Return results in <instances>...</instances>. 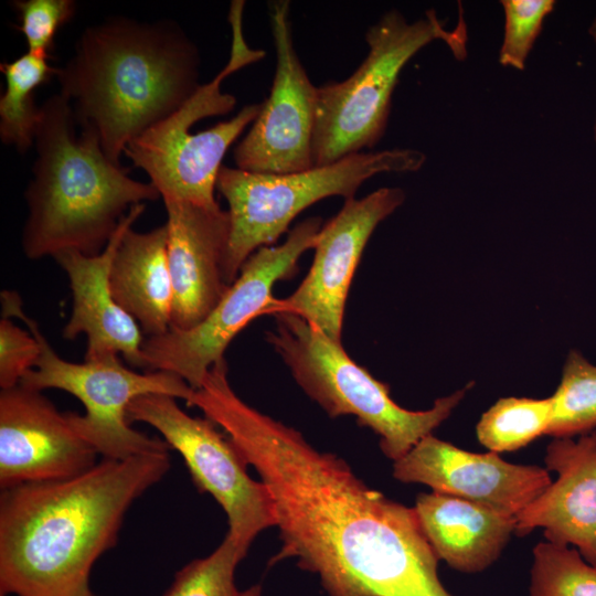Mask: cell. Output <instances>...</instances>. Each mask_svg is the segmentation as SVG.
Returning <instances> with one entry per match:
<instances>
[{"instance_id": "cell-25", "label": "cell", "mask_w": 596, "mask_h": 596, "mask_svg": "<svg viewBox=\"0 0 596 596\" xmlns=\"http://www.w3.org/2000/svg\"><path fill=\"white\" fill-rule=\"evenodd\" d=\"M247 551L227 532L210 555L178 571L163 596H246L247 590L236 588L234 576Z\"/></svg>"}, {"instance_id": "cell-27", "label": "cell", "mask_w": 596, "mask_h": 596, "mask_svg": "<svg viewBox=\"0 0 596 596\" xmlns=\"http://www.w3.org/2000/svg\"><path fill=\"white\" fill-rule=\"evenodd\" d=\"M20 19L22 32L30 53L51 58L58 29L68 22L76 11L73 0H18L12 2Z\"/></svg>"}, {"instance_id": "cell-22", "label": "cell", "mask_w": 596, "mask_h": 596, "mask_svg": "<svg viewBox=\"0 0 596 596\" xmlns=\"http://www.w3.org/2000/svg\"><path fill=\"white\" fill-rule=\"evenodd\" d=\"M552 397H503L485 412L476 426L479 443L492 453L514 451L547 433Z\"/></svg>"}, {"instance_id": "cell-26", "label": "cell", "mask_w": 596, "mask_h": 596, "mask_svg": "<svg viewBox=\"0 0 596 596\" xmlns=\"http://www.w3.org/2000/svg\"><path fill=\"white\" fill-rule=\"evenodd\" d=\"M504 33L499 62L505 67L523 70L544 19L553 11V0H503Z\"/></svg>"}, {"instance_id": "cell-16", "label": "cell", "mask_w": 596, "mask_h": 596, "mask_svg": "<svg viewBox=\"0 0 596 596\" xmlns=\"http://www.w3.org/2000/svg\"><path fill=\"white\" fill-rule=\"evenodd\" d=\"M163 203L173 294L170 328L189 330L209 316L230 288L224 277L230 217L220 205Z\"/></svg>"}, {"instance_id": "cell-18", "label": "cell", "mask_w": 596, "mask_h": 596, "mask_svg": "<svg viewBox=\"0 0 596 596\" xmlns=\"http://www.w3.org/2000/svg\"><path fill=\"white\" fill-rule=\"evenodd\" d=\"M544 462L557 478L517 514V535L542 529L547 542L573 546L596 565V430L554 438Z\"/></svg>"}, {"instance_id": "cell-7", "label": "cell", "mask_w": 596, "mask_h": 596, "mask_svg": "<svg viewBox=\"0 0 596 596\" xmlns=\"http://www.w3.org/2000/svg\"><path fill=\"white\" fill-rule=\"evenodd\" d=\"M467 26L447 30L434 10L408 22L392 10L365 34L369 52L355 72L342 82L317 87L313 134L315 167L331 164L372 148L385 132L391 97L406 63L435 40L444 41L454 56H467Z\"/></svg>"}, {"instance_id": "cell-6", "label": "cell", "mask_w": 596, "mask_h": 596, "mask_svg": "<svg viewBox=\"0 0 596 596\" xmlns=\"http://www.w3.org/2000/svg\"><path fill=\"white\" fill-rule=\"evenodd\" d=\"M244 1H232L228 21L232 28L231 55L215 77L174 113L132 139L124 155L149 175L150 183L164 201H183L215 206L216 180L222 160L244 129L255 120L260 104L242 108L233 118L200 132H190L199 120L228 114L236 98L221 91V83L240 68L265 56L251 49L243 34Z\"/></svg>"}, {"instance_id": "cell-11", "label": "cell", "mask_w": 596, "mask_h": 596, "mask_svg": "<svg viewBox=\"0 0 596 596\" xmlns=\"http://www.w3.org/2000/svg\"><path fill=\"white\" fill-rule=\"evenodd\" d=\"M130 422L156 428L183 458L193 483L223 508L228 533L249 549L262 531L276 526L275 508L267 487L247 473V464L230 438L209 418L183 412L175 397L149 393L128 406Z\"/></svg>"}, {"instance_id": "cell-28", "label": "cell", "mask_w": 596, "mask_h": 596, "mask_svg": "<svg viewBox=\"0 0 596 596\" xmlns=\"http://www.w3.org/2000/svg\"><path fill=\"white\" fill-rule=\"evenodd\" d=\"M41 355L39 340L31 331L22 330L8 317L0 321V387L17 386Z\"/></svg>"}, {"instance_id": "cell-10", "label": "cell", "mask_w": 596, "mask_h": 596, "mask_svg": "<svg viewBox=\"0 0 596 596\" xmlns=\"http://www.w3.org/2000/svg\"><path fill=\"white\" fill-rule=\"evenodd\" d=\"M321 223L317 216L304 220L288 232L283 244L253 253L215 308L196 327L170 328L163 334L147 337L142 343L143 369L173 373L193 390L200 389L209 370L224 359L232 340L255 318L265 316L275 298V284L298 273L299 259L313 248Z\"/></svg>"}, {"instance_id": "cell-15", "label": "cell", "mask_w": 596, "mask_h": 596, "mask_svg": "<svg viewBox=\"0 0 596 596\" xmlns=\"http://www.w3.org/2000/svg\"><path fill=\"white\" fill-rule=\"evenodd\" d=\"M393 477L515 517L552 483L546 468L464 450L433 434L393 461Z\"/></svg>"}, {"instance_id": "cell-20", "label": "cell", "mask_w": 596, "mask_h": 596, "mask_svg": "<svg viewBox=\"0 0 596 596\" xmlns=\"http://www.w3.org/2000/svg\"><path fill=\"white\" fill-rule=\"evenodd\" d=\"M167 224L149 232L129 228L116 251L109 283L116 302L147 337L171 326L172 283L168 263Z\"/></svg>"}, {"instance_id": "cell-17", "label": "cell", "mask_w": 596, "mask_h": 596, "mask_svg": "<svg viewBox=\"0 0 596 596\" xmlns=\"http://www.w3.org/2000/svg\"><path fill=\"white\" fill-rule=\"evenodd\" d=\"M145 209V203L131 206L99 254L64 251L53 257L67 275L73 296L72 312L63 337L67 340L79 334L87 337L85 360L121 354L131 366L143 369L142 330L116 302L109 275L123 236Z\"/></svg>"}, {"instance_id": "cell-12", "label": "cell", "mask_w": 596, "mask_h": 596, "mask_svg": "<svg viewBox=\"0 0 596 596\" xmlns=\"http://www.w3.org/2000/svg\"><path fill=\"white\" fill-rule=\"evenodd\" d=\"M289 1L269 6L276 71L268 98L251 129L236 145L238 169L255 173H291L311 169L317 87L294 47Z\"/></svg>"}, {"instance_id": "cell-8", "label": "cell", "mask_w": 596, "mask_h": 596, "mask_svg": "<svg viewBox=\"0 0 596 596\" xmlns=\"http://www.w3.org/2000/svg\"><path fill=\"white\" fill-rule=\"evenodd\" d=\"M425 153L411 148L359 152L331 164L291 173H255L222 166L216 190L228 204L230 236L224 277L231 286L246 259L258 248L273 246L304 210L326 198H354L371 177L415 172Z\"/></svg>"}, {"instance_id": "cell-14", "label": "cell", "mask_w": 596, "mask_h": 596, "mask_svg": "<svg viewBox=\"0 0 596 596\" xmlns=\"http://www.w3.org/2000/svg\"><path fill=\"white\" fill-rule=\"evenodd\" d=\"M97 451L40 391L17 386L0 393V488L77 477Z\"/></svg>"}, {"instance_id": "cell-30", "label": "cell", "mask_w": 596, "mask_h": 596, "mask_svg": "<svg viewBox=\"0 0 596 596\" xmlns=\"http://www.w3.org/2000/svg\"><path fill=\"white\" fill-rule=\"evenodd\" d=\"M91 596H96V595L92 594Z\"/></svg>"}, {"instance_id": "cell-5", "label": "cell", "mask_w": 596, "mask_h": 596, "mask_svg": "<svg viewBox=\"0 0 596 596\" xmlns=\"http://www.w3.org/2000/svg\"><path fill=\"white\" fill-rule=\"evenodd\" d=\"M266 341L280 355L294 380L330 417L352 415L380 438L382 453L395 461L446 421L472 384L437 398L432 408L408 411L395 403L390 386L374 379L345 352L301 317L274 315Z\"/></svg>"}, {"instance_id": "cell-13", "label": "cell", "mask_w": 596, "mask_h": 596, "mask_svg": "<svg viewBox=\"0 0 596 596\" xmlns=\"http://www.w3.org/2000/svg\"><path fill=\"white\" fill-rule=\"evenodd\" d=\"M400 188H381L362 199H348L321 226L308 274L289 296L274 298L265 316L301 317L331 340L342 343L345 301L363 251L376 226L403 204Z\"/></svg>"}, {"instance_id": "cell-4", "label": "cell", "mask_w": 596, "mask_h": 596, "mask_svg": "<svg viewBox=\"0 0 596 596\" xmlns=\"http://www.w3.org/2000/svg\"><path fill=\"white\" fill-rule=\"evenodd\" d=\"M41 111L33 179L25 191L23 252L30 259L64 251L97 255L131 206L160 193L113 163L95 130L76 135L72 107L61 94L46 99Z\"/></svg>"}, {"instance_id": "cell-9", "label": "cell", "mask_w": 596, "mask_h": 596, "mask_svg": "<svg viewBox=\"0 0 596 596\" xmlns=\"http://www.w3.org/2000/svg\"><path fill=\"white\" fill-rule=\"evenodd\" d=\"M2 315L23 321L39 340L41 355L20 385L43 391L63 390L77 397L85 414L67 412L75 432L104 459L125 460L135 456L168 453L162 439L149 437L129 426L127 411L138 396L161 393L190 400L194 390L180 376L164 371L139 373L128 369L116 354L73 363L62 359L47 342L39 324L23 311L13 291H2Z\"/></svg>"}, {"instance_id": "cell-19", "label": "cell", "mask_w": 596, "mask_h": 596, "mask_svg": "<svg viewBox=\"0 0 596 596\" xmlns=\"http://www.w3.org/2000/svg\"><path fill=\"white\" fill-rule=\"evenodd\" d=\"M414 510L438 560L466 574L492 565L515 532V515L435 491L419 493Z\"/></svg>"}, {"instance_id": "cell-29", "label": "cell", "mask_w": 596, "mask_h": 596, "mask_svg": "<svg viewBox=\"0 0 596 596\" xmlns=\"http://www.w3.org/2000/svg\"><path fill=\"white\" fill-rule=\"evenodd\" d=\"M595 43H596V19L592 23L590 30H589ZM595 137H596V127H595Z\"/></svg>"}, {"instance_id": "cell-21", "label": "cell", "mask_w": 596, "mask_h": 596, "mask_svg": "<svg viewBox=\"0 0 596 596\" xmlns=\"http://www.w3.org/2000/svg\"><path fill=\"white\" fill-rule=\"evenodd\" d=\"M49 60L28 52L0 65L6 78V91L0 98V138L20 153L34 146L41 119L42 111L35 105L34 92L57 73Z\"/></svg>"}, {"instance_id": "cell-24", "label": "cell", "mask_w": 596, "mask_h": 596, "mask_svg": "<svg viewBox=\"0 0 596 596\" xmlns=\"http://www.w3.org/2000/svg\"><path fill=\"white\" fill-rule=\"evenodd\" d=\"M528 596H596V565L575 547L540 542L533 547Z\"/></svg>"}, {"instance_id": "cell-1", "label": "cell", "mask_w": 596, "mask_h": 596, "mask_svg": "<svg viewBox=\"0 0 596 596\" xmlns=\"http://www.w3.org/2000/svg\"><path fill=\"white\" fill-rule=\"evenodd\" d=\"M221 427L267 487L281 549L328 596H453L414 508L371 489L334 454L245 403L225 360L187 402Z\"/></svg>"}, {"instance_id": "cell-3", "label": "cell", "mask_w": 596, "mask_h": 596, "mask_svg": "<svg viewBox=\"0 0 596 596\" xmlns=\"http://www.w3.org/2000/svg\"><path fill=\"white\" fill-rule=\"evenodd\" d=\"M56 77L75 121L96 131L117 166L132 139L201 86L198 50L177 23L124 17L85 29Z\"/></svg>"}, {"instance_id": "cell-23", "label": "cell", "mask_w": 596, "mask_h": 596, "mask_svg": "<svg viewBox=\"0 0 596 596\" xmlns=\"http://www.w3.org/2000/svg\"><path fill=\"white\" fill-rule=\"evenodd\" d=\"M553 414L546 435L573 437L596 428V365L572 350L551 396Z\"/></svg>"}, {"instance_id": "cell-2", "label": "cell", "mask_w": 596, "mask_h": 596, "mask_svg": "<svg viewBox=\"0 0 596 596\" xmlns=\"http://www.w3.org/2000/svg\"><path fill=\"white\" fill-rule=\"evenodd\" d=\"M170 466L168 453L103 458L71 479L1 490L0 596H91L93 565Z\"/></svg>"}]
</instances>
